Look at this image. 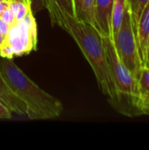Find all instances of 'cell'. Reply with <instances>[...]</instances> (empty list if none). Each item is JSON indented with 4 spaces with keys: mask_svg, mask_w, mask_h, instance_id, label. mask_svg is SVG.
<instances>
[{
    "mask_svg": "<svg viewBox=\"0 0 149 150\" xmlns=\"http://www.w3.org/2000/svg\"><path fill=\"white\" fill-rule=\"evenodd\" d=\"M9 7V0L5 1H0V17L3 14V12Z\"/></svg>",
    "mask_w": 149,
    "mask_h": 150,
    "instance_id": "20",
    "label": "cell"
},
{
    "mask_svg": "<svg viewBox=\"0 0 149 150\" xmlns=\"http://www.w3.org/2000/svg\"><path fill=\"white\" fill-rule=\"evenodd\" d=\"M103 41L116 92V98L112 105L119 112L128 117L143 115L138 80L119 58L112 40L103 35Z\"/></svg>",
    "mask_w": 149,
    "mask_h": 150,
    "instance_id": "3",
    "label": "cell"
},
{
    "mask_svg": "<svg viewBox=\"0 0 149 150\" xmlns=\"http://www.w3.org/2000/svg\"><path fill=\"white\" fill-rule=\"evenodd\" d=\"M0 1H5V0H0Z\"/></svg>",
    "mask_w": 149,
    "mask_h": 150,
    "instance_id": "23",
    "label": "cell"
},
{
    "mask_svg": "<svg viewBox=\"0 0 149 150\" xmlns=\"http://www.w3.org/2000/svg\"><path fill=\"white\" fill-rule=\"evenodd\" d=\"M134 33L137 40L141 59L144 66L146 63L147 46L149 40V0L141 14L137 25L134 29Z\"/></svg>",
    "mask_w": 149,
    "mask_h": 150,
    "instance_id": "8",
    "label": "cell"
},
{
    "mask_svg": "<svg viewBox=\"0 0 149 150\" xmlns=\"http://www.w3.org/2000/svg\"><path fill=\"white\" fill-rule=\"evenodd\" d=\"M126 6H127V0H114L112 11V20H111L112 38L117 33L118 30L121 25Z\"/></svg>",
    "mask_w": 149,
    "mask_h": 150,
    "instance_id": "11",
    "label": "cell"
},
{
    "mask_svg": "<svg viewBox=\"0 0 149 150\" xmlns=\"http://www.w3.org/2000/svg\"><path fill=\"white\" fill-rule=\"evenodd\" d=\"M4 37H3L1 34H0V47H2L3 43H4Z\"/></svg>",
    "mask_w": 149,
    "mask_h": 150,
    "instance_id": "22",
    "label": "cell"
},
{
    "mask_svg": "<svg viewBox=\"0 0 149 150\" xmlns=\"http://www.w3.org/2000/svg\"><path fill=\"white\" fill-rule=\"evenodd\" d=\"M130 11H131V15H132V19H133V29H135L138 20L141 17V14L148 4V0H127Z\"/></svg>",
    "mask_w": 149,
    "mask_h": 150,
    "instance_id": "13",
    "label": "cell"
},
{
    "mask_svg": "<svg viewBox=\"0 0 149 150\" xmlns=\"http://www.w3.org/2000/svg\"><path fill=\"white\" fill-rule=\"evenodd\" d=\"M32 12H39L43 9H47V0H30Z\"/></svg>",
    "mask_w": 149,
    "mask_h": 150,
    "instance_id": "16",
    "label": "cell"
},
{
    "mask_svg": "<svg viewBox=\"0 0 149 150\" xmlns=\"http://www.w3.org/2000/svg\"><path fill=\"white\" fill-rule=\"evenodd\" d=\"M112 42L120 61L138 80L143 63L139 52L128 2L123 21L117 33L113 36Z\"/></svg>",
    "mask_w": 149,
    "mask_h": 150,
    "instance_id": "5",
    "label": "cell"
},
{
    "mask_svg": "<svg viewBox=\"0 0 149 150\" xmlns=\"http://www.w3.org/2000/svg\"><path fill=\"white\" fill-rule=\"evenodd\" d=\"M114 0H95V20L96 28L102 35L109 37L112 35V11Z\"/></svg>",
    "mask_w": 149,
    "mask_h": 150,
    "instance_id": "6",
    "label": "cell"
},
{
    "mask_svg": "<svg viewBox=\"0 0 149 150\" xmlns=\"http://www.w3.org/2000/svg\"><path fill=\"white\" fill-rule=\"evenodd\" d=\"M38 29L32 11L11 26L0 47V57L12 59L37 49Z\"/></svg>",
    "mask_w": 149,
    "mask_h": 150,
    "instance_id": "4",
    "label": "cell"
},
{
    "mask_svg": "<svg viewBox=\"0 0 149 150\" xmlns=\"http://www.w3.org/2000/svg\"><path fill=\"white\" fill-rule=\"evenodd\" d=\"M12 117V112L7 107V105L0 100V119H11Z\"/></svg>",
    "mask_w": 149,
    "mask_h": 150,
    "instance_id": "18",
    "label": "cell"
},
{
    "mask_svg": "<svg viewBox=\"0 0 149 150\" xmlns=\"http://www.w3.org/2000/svg\"><path fill=\"white\" fill-rule=\"evenodd\" d=\"M0 70L11 90L26 105L30 120H47L59 117L63 105L32 80L11 59L0 57Z\"/></svg>",
    "mask_w": 149,
    "mask_h": 150,
    "instance_id": "2",
    "label": "cell"
},
{
    "mask_svg": "<svg viewBox=\"0 0 149 150\" xmlns=\"http://www.w3.org/2000/svg\"><path fill=\"white\" fill-rule=\"evenodd\" d=\"M0 100L3 101L12 112H15L19 116L27 117L28 111H27L26 105L11 90L1 70H0Z\"/></svg>",
    "mask_w": 149,
    "mask_h": 150,
    "instance_id": "7",
    "label": "cell"
},
{
    "mask_svg": "<svg viewBox=\"0 0 149 150\" xmlns=\"http://www.w3.org/2000/svg\"><path fill=\"white\" fill-rule=\"evenodd\" d=\"M9 6L13 11L17 20L23 18L32 11L30 0H9Z\"/></svg>",
    "mask_w": 149,
    "mask_h": 150,
    "instance_id": "12",
    "label": "cell"
},
{
    "mask_svg": "<svg viewBox=\"0 0 149 150\" xmlns=\"http://www.w3.org/2000/svg\"><path fill=\"white\" fill-rule=\"evenodd\" d=\"M63 28L76 42L84 57L90 63L98 86L109 98L112 105L116 98L114 84L111 76L103 35L95 25L82 22L75 17L63 13Z\"/></svg>",
    "mask_w": 149,
    "mask_h": 150,
    "instance_id": "1",
    "label": "cell"
},
{
    "mask_svg": "<svg viewBox=\"0 0 149 150\" xmlns=\"http://www.w3.org/2000/svg\"><path fill=\"white\" fill-rule=\"evenodd\" d=\"M138 86L141 97L149 92V67L148 66H143L141 70L138 78Z\"/></svg>",
    "mask_w": 149,
    "mask_h": 150,
    "instance_id": "14",
    "label": "cell"
},
{
    "mask_svg": "<svg viewBox=\"0 0 149 150\" xmlns=\"http://www.w3.org/2000/svg\"><path fill=\"white\" fill-rule=\"evenodd\" d=\"M144 66H148L149 67V40L148 42V46H147V53H146V63Z\"/></svg>",
    "mask_w": 149,
    "mask_h": 150,
    "instance_id": "21",
    "label": "cell"
},
{
    "mask_svg": "<svg viewBox=\"0 0 149 150\" xmlns=\"http://www.w3.org/2000/svg\"><path fill=\"white\" fill-rule=\"evenodd\" d=\"M141 108L143 115H149V92L141 97Z\"/></svg>",
    "mask_w": 149,
    "mask_h": 150,
    "instance_id": "17",
    "label": "cell"
},
{
    "mask_svg": "<svg viewBox=\"0 0 149 150\" xmlns=\"http://www.w3.org/2000/svg\"><path fill=\"white\" fill-rule=\"evenodd\" d=\"M47 10L48 11L53 25H58L63 28V16L68 13L75 17V8L73 0H47Z\"/></svg>",
    "mask_w": 149,
    "mask_h": 150,
    "instance_id": "9",
    "label": "cell"
},
{
    "mask_svg": "<svg viewBox=\"0 0 149 150\" xmlns=\"http://www.w3.org/2000/svg\"><path fill=\"white\" fill-rule=\"evenodd\" d=\"M75 18L82 22L96 26L95 0H73Z\"/></svg>",
    "mask_w": 149,
    "mask_h": 150,
    "instance_id": "10",
    "label": "cell"
},
{
    "mask_svg": "<svg viewBox=\"0 0 149 150\" xmlns=\"http://www.w3.org/2000/svg\"><path fill=\"white\" fill-rule=\"evenodd\" d=\"M11 26L9 25H7L1 18H0V34L5 38V36L7 35L9 30H10Z\"/></svg>",
    "mask_w": 149,
    "mask_h": 150,
    "instance_id": "19",
    "label": "cell"
},
{
    "mask_svg": "<svg viewBox=\"0 0 149 150\" xmlns=\"http://www.w3.org/2000/svg\"><path fill=\"white\" fill-rule=\"evenodd\" d=\"M0 18L10 26L13 25L17 22V18L15 17V14H14L13 11L10 8V6L3 12V14L1 15Z\"/></svg>",
    "mask_w": 149,
    "mask_h": 150,
    "instance_id": "15",
    "label": "cell"
}]
</instances>
